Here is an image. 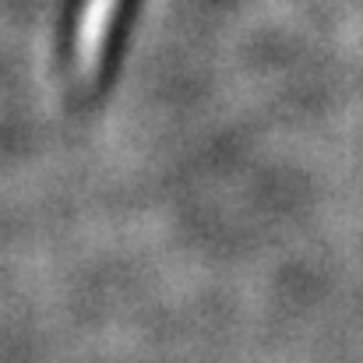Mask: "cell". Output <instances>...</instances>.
<instances>
[{
    "label": "cell",
    "mask_w": 363,
    "mask_h": 363,
    "mask_svg": "<svg viewBox=\"0 0 363 363\" xmlns=\"http://www.w3.org/2000/svg\"><path fill=\"white\" fill-rule=\"evenodd\" d=\"M113 7H117V0H85L82 25H78V57H82V64H96V57L103 50V39L110 32V21H113Z\"/></svg>",
    "instance_id": "1"
}]
</instances>
